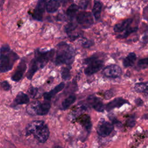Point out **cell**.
<instances>
[{"label":"cell","mask_w":148,"mask_h":148,"mask_svg":"<svg viewBox=\"0 0 148 148\" xmlns=\"http://www.w3.org/2000/svg\"><path fill=\"white\" fill-rule=\"evenodd\" d=\"M54 54V50H50L44 52L36 50L35 51V57L31 60L29 64V70L27 74V77L31 80L35 73L38 69L43 68L49 62V61L53 57Z\"/></svg>","instance_id":"1"},{"label":"cell","mask_w":148,"mask_h":148,"mask_svg":"<svg viewBox=\"0 0 148 148\" xmlns=\"http://www.w3.org/2000/svg\"><path fill=\"white\" fill-rule=\"evenodd\" d=\"M27 135H32L39 142H45L50 134L47 124L42 120H35L28 124L26 128Z\"/></svg>","instance_id":"2"},{"label":"cell","mask_w":148,"mask_h":148,"mask_svg":"<svg viewBox=\"0 0 148 148\" xmlns=\"http://www.w3.org/2000/svg\"><path fill=\"white\" fill-rule=\"evenodd\" d=\"M18 58V55L12 50L8 45L2 46L0 50V73L11 70Z\"/></svg>","instance_id":"3"},{"label":"cell","mask_w":148,"mask_h":148,"mask_svg":"<svg viewBox=\"0 0 148 148\" xmlns=\"http://www.w3.org/2000/svg\"><path fill=\"white\" fill-rule=\"evenodd\" d=\"M75 56V52L73 47L65 42H61L57 46L55 64L57 65H71L73 62Z\"/></svg>","instance_id":"4"},{"label":"cell","mask_w":148,"mask_h":148,"mask_svg":"<svg viewBox=\"0 0 148 148\" xmlns=\"http://www.w3.org/2000/svg\"><path fill=\"white\" fill-rule=\"evenodd\" d=\"M84 61L88 65L84 69V73L87 75H92L97 73L103 67L104 64L103 60L97 55H92L86 58Z\"/></svg>","instance_id":"5"},{"label":"cell","mask_w":148,"mask_h":148,"mask_svg":"<svg viewBox=\"0 0 148 148\" xmlns=\"http://www.w3.org/2000/svg\"><path fill=\"white\" fill-rule=\"evenodd\" d=\"M51 105L48 102L40 103L39 102H35L31 103L27 107V112L31 114H37L40 116L46 115L48 113Z\"/></svg>","instance_id":"6"},{"label":"cell","mask_w":148,"mask_h":148,"mask_svg":"<svg viewBox=\"0 0 148 148\" xmlns=\"http://www.w3.org/2000/svg\"><path fill=\"white\" fill-rule=\"evenodd\" d=\"M76 20L77 23L84 28L90 27L94 23L91 14L88 12H81L79 13L76 16Z\"/></svg>","instance_id":"7"},{"label":"cell","mask_w":148,"mask_h":148,"mask_svg":"<svg viewBox=\"0 0 148 148\" xmlns=\"http://www.w3.org/2000/svg\"><path fill=\"white\" fill-rule=\"evenodd\" d=\"M113 125L110 123L102 120L100 121L97 125V131L99 135L105 137L110 134L113 130Z\"/></svg>","instance_id":"8"},{"label":"cell","mask_w":148,"mask_h":148,"mask_svg":"<svg viewBox=\"0 0 148 148\" xmlns=\"http://www.w3.org/2000/svg\"><path fill=\"white\" fill-rule=\"evenodd\" d=\"M121 68L116 64H111L105 67L102 71L103 75L109 78H116L121 75Z\"/></svg>","instance_id":"9"},{"label":"cell","mask_w":148,"mask_h":148,"mask_svg":"<svg viewBox=\"0 0 148 148\" xmlns=\"http://www.w3.org/2000/svg\"><path fill=\"white\" fill-rule=\"evenodd\" d=\"M46 0H39L36 6L32 13L33 18L38 21H42L43 18V14L46 9Z\"/></svg>","instance_id":"10"},{"label":"cell","mask_w":148,"mask_h":148,"mask_svg":"<svg viewBox=\"0 0 148 148\" xmlns=\"http://www.w3.org/2000/svg\"><path fill=\"white\" fill-rule=\"evenodd\" d=\"M27 69V65L25 60H22L18 65L15 72L12 76V80L14 82H18L22 78L25 70Z\"/></svg>","instance_id":"11"},{"label":"cell","mask_w":148,"mask_h":148,"mask_svg":"<svg viewBox=\"0 0 148 148\" xmlns=\"http://www.w3.org/2000/svg\"><path fill=\"white\" fill-rule=\"evenodd\" d=\"M88 103L97 111L102 112L104 110V105L102 102L97 97L90 95L87 98Z\"/></svg>","instance_id":"12"},{"label":"cell","mask_w":148,"mask_h":148,"mask_svg":"<svg viewBox=\"0 0 148 148\" xmlns=\"http://www.w3.org/2000/svg\"><path fill=\"white\" fill-rule=\"evenodd\" d=\"M125 103H129L128 101L122 98H117L109 102L106 105L105 109L108 112H109L116 108H120Z\"/></svg>","instance_id":"13"},{"label":"cell","mask_w":148,"mask_h":148,"mask_svg":"<svg viewBox=\"0 0 148 148\" xmlns=\"http://www.w3.org/2000/svg\"><path fill=\"white\" fill-rule=\"evenodd\" d=\"M132 22V18L125 19L121 21L120 23L116 24L113 28V30L115 32H118V33L121 32L125 31L127 28H128L130 26Z\"/></svg>","instance_id":"14"},{"label":"cell","mask_w":148,"mask_h":148,"mask_svg":"<svg viewBox=\"0 0 148 148\" xmlns=\"http://www.w3.org/2000/svg\"><path fill=\"white\" fill-rule=\"evenodd\" d=\"M65 87L64 83L62 82L57 86H56L54 89L50 90L49 92H45L43 94V97L46 100H50L56 94H57L58 92L61 91Z\"/></svg>","instance_id":"15"},{"label":"cell","mask_w":148,"mask_h":148,"mask_svg":"<svg viewBox=\"0 0 148 148\" xmlns=\"http://www.w3.org/2000/svg\"><path fill=\"white\" fill-rule=\"evenodd\" d=\"M29 101V97L26 94L20 92L16 95L14 102L16 105H23L28 103Z\"/></svg>","instance_id":"16"},{"label":"cell","mask_w":148,"mask_h":148,"mask_svg":"<svg viewBox=\"0 0 148 148\" xmlns=\"http://www.w3.org/2000/svg\"><path fill=\"white\" fill-rule=\"evenodd\" d=\"M60 6V1L58 0H50L47 3L46 9L49 13L56 12Z\"/></svg>","instance_id":"17"},{"label":"cell","mask_w":148,"mask_h":148,"mask_svg":"<svg viewBox=\"0 0 148 148\" xmlns=\"http://www.w3.org/2000/svg\"><path fill=\"white\" fill-rule=\"evenodd\" d=\"M136 60V56L135 53H130L123 60V64L125 67H130L134 65Z\"/></svg>","instance_id":"18"},{"label":"cell","mask_w":148,"mask_h":148,"mask_svg":"<svg viewBox=\"0 0 148 148\" xmlns=\"http://www.w3.org/2000/svg\"><path fill=\"white\" fill-rule=\"evenodd\" d=\"M76 99V97L75 94H71L66 98H65L62 102V109L66 110L73 104Z\"/></svg>","instance_id":"19"},{"label":"cell","mask_w":148,"mask_h":148,"mask_svg":"<svg viewBox=\"0 0 148 148\" xmlns=\"http://www.w3.org/2000/svg\"><path fill=\"white\" fill-rule=\"evenodd\" d=\"M102 3L99 1H94L93 8L92 10L93 15L96 20H98L100 18L101 16V13L102 10Z\"/></svg>","instance_id":"20"},{"label":"cell","mask_w":148,"mask_h":148,"mask_svg":"<svg viewBox=\"0 0 148 148\" xmlns=\"http://www.w3.org/2000/svg\"><path fill=\"white\" fill-rule=\"evenodd\" d=\"M80 123L82 124V126L84 127V128L88 131L90 132L91 128V122L90 117L88 115L86 114L82 116L79 120Z\"/></svg>","instance_id":"21"},{"label":"cell","mask_w":148,"mask_h":148,"mask_svg":"<svg viewBox=\"0 0 148 148\" xmlns=\"http://www.w3.org/2000/svg\"><path fill=\"white\" fill-rule=\"evenodd\" d=\"M134 88L138 92H145L148 94V83H136Z\"/></svg>","instance_id":"22"},{"label":"cell","mask_w":148,"mask_h":148,"mask_svg":"<svg viewBox=\"0 0 148 148\" xmlns=\"http://www.w3.org/2000/svg\"><path fill=\"white\" fill-rule=\"evenodd\" d=\"M79 8V6H77L75 4H72L71 5H70L68 7V8L66 10L67 16L71 18H73L74 16H75L76 12H77Z\"/></svg>","instance_id":"23"},{"label":"cell","mask_w":148,"mask_h":148,"mask_svg":"<svg viewBox=\"0 0 148 148\" xmlns=\"http://www.w3.org/2000/svg\"><path fill=\"white\" fill-rule=\"evenodd\" d=\"M137 29H138V27H129L128 28H127L125 30V32L123 34L117 36V38H126L128 35H130L131 33H133V32L136 31Z\"/></svg>","instance_id":"24"},{"label":"cell","mask_w":148,"mask_h":148,"mask_svg":"<svg viewBox=\"0 0 148 148\" xmlns=\"http://www.w3.org/2000/svg\"><path fill=\"white\" fill-rule=\"evenodd\" d=\"M71 76L70 69L68 67H64L61 71V77L64 80H68Z\"/></svg>","instance_id":"25"},{"label":"cell","mask_w":148,"mask_h":148,"mask_svg":"<svg viewBox=\"0 0 148 148\" xmlns=\"http://www.w3.org/2000/svg\"><path fill=\"white\" fill-rule=\"evenodd\" d=\"M76 27V25L75 23H69L65 26V32L69 35L75 29Z\"/></svg>","instance_id":"26"},{"label":"cell","mask_w":148,"mask_h":148,"mask_svg":"<svg viewBox=\"0 0 148 148\" xmlns=\"http://www.w3.org/2000/svg\"><path fill=\"white\" fill-rule=\"evenodd\" d=\"M138 66L140 68H145L148 66V57L140 59L138 62Z\"/></svg>","instance_id":"27"},{"label":"cell","mask_w":148,"mask_h":148,"mask_svg":"<svg viewBox=\"0 0 148 148\" xmlns=\"http://www.w3.org/2000/svg\"><path fill=\"white\" fill-rule=\"evenodd\" d=\"M136 119L134 115L131 116L127 120V125L130 127H132L135 125Z\"/></svg>","instance_id":"28"},{"label":"cell","mask_w":148,"mask_h":148,"mask_svg":"<svg viewBox=\"0 0 148 148\" xmlns=\"http://www.w3.org/2000/svg\"><path fill=\"white\" fill-rule=\"evenodd\" d=\"M38 92V88L36 87H31L28 90V93L31 98H34Z\"/></svg>","instance_id":"29"},{"label":"cell","mask_w":148,"mask_h":148,"mask_svg":"<svg viewBox=\"0 0 148 148\" xmlns=\"http://www.w3.org/2000/svg\"><path fill=\"white\" fill-rule=\"evenodd\" d=\"M1 88L4 90L5 91H8L10 89V85L9 84V83L6 81H3L1 83Z\"/></svg>","instance_id":"30"},{"label":"cell","mask_w":148,"mask_h":148,"mask_svg":"<svg viewBox=\"0 0 148 148\" xmlns=\"http://www.w3.org/2000/svg\"><path fill=\"white\" fill-rule=\"evenodd\" d=\"M88 1L87 0H82L80 2H79V7L82 9H86L87 8Z\"/></svg>","instance_id":"31"},{"label":"cell","mask_w":148,"mask_h":148,"mask_svg":"<svg viewBox=\"0 0 148 148\" xmlns=\"http://www.w3.org/2000/svg\"><path fill=\"white\" fill-rule=\"evenodd\" d=\"M114 95L113 94V91L111 90H108L107 91H106V92L105 93V98L108 99L109 98H110L112 97H113Z\"/></svg>","instance_id":"32"},{"label":"cell","mask_w":148,"mask_h":148,"mask_svg":"<svg viewBox=\"0 0 148 148\" xmlns=\"http://www.w3.org/2000/svg\"><path fill=\"white\" fill-rule=\"evenodd\" d=\"M110 119L112 120L113 123L114 125H116L117 126H118V125H121V123H120L119 121H118V120H117L116 118H114V117H113V118H110Z\"/></svg>","instance_id":"33"},{"label":"cell","mask_w":148,"mask_h":148,"mask_svg":"<svg viewBox=\"0 0 148 148\" xmlns=\"http://www.w3.org/2000/svg\"><path fill=\"white\" fill-rule=\"evenodd\" d=\"M92 45V42L91 41H86V42H84L83 43V46L84 47H90V46H91Z\"/></svg>","instance_id":"34"},{"label":"cell","mask_w":148,"mask_h":148,"mask_svg":"<svg viewBox=\"0 0 148 148\" xmlns=\"http://www.w3.org/2000/svg\"><path fill=\"white\" fill-rule=\"evenodd\" d=\"M135 103L138 105V106H140L142 105L143 103V101L140 99V98H137L136 99H135Z\"/></svg>","instance_id":"35"},{"label":"cell","mask_w":148,"mask_h":148,"mask_svg":"<svg viewBox=\"0 0 148 148\" xmlns=\"http://www.w3.org/2000/svg\"><path fill=\"white\" fill-rule=\"evenodd\" d=\"M142 40H143V42H145V43L148 42V32H146L145 34V35L143 36Z\"/></svg>","instance_id":"36"}]
</instances>
